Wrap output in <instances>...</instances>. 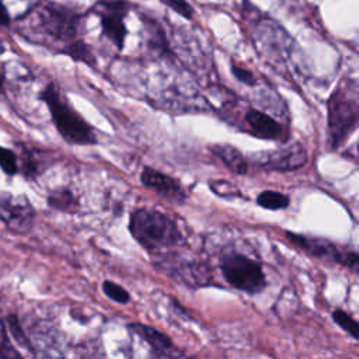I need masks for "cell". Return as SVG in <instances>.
<instances>
[{
	"mask_svg": "<svg viewBox=\"0 0 359 359\" xmlns=\"http://www.w3.org/2000/svg\"><path fill=\"white\" fill-rule=\"evenodd\" d=\"M286 238L314 258L338 262L353 272H356L359 268V255L355 251H341L335 244L325 238L297 234L289 230L286 231Z\"/></svg>",
	"mask_w": 359,
	"mask_h": 359,
	"instance_id": "obj_7",
	"label": "cell"
},
{
	"mask_svg": "<svg viewBox=\"0 0 359 359\" xmlns=\"http://www.w3.org/2000/svg\"><path fill=\"white\" fill-rule=\"evenodd\" d=\"M245 122L248 125L250 132L259 139H266V140L282 139L283 130L280 123H278L273 118H271L265 112L250 108L245 112Z\"/></svg>",
	"mask_w": 359,
	"mask_h": 359,
	"instance_id": "obj_13",
	"label": "cell"
},
{
	"mask_svg": "<svg viewBox=\"0 0 359 359\" xmlns=\"http://www.w3.org/2000/svg\"><path fill=\"white\" fill-rule=\"evenodd\" d=\"M83 15L65 4L45 3L38 11L39 32L53 42L62 43L59 52L70 42L79 38Z\"/></svg>",
	"mask_w": 359,
	"mask_h": 359,
	"instance_id": "obj_3",
	"label": "cell"
},
{
	"mask_svg": "<svg viewBox=\"0 0 359 359\" xmlns=\"http://www.w3.org/2000/svg\"><path fill=\"white\" fill-rule=\"evenodd\" d=\"M132 4L128 0H98L93 7V13L100 17L102 36L118 50H122L125 46L128 35L125 18Z\"/></svg>",
	"mask_w": 359,
	"mask_h": 359,
	"instance_id": "obj_5",
	"label": "cell"
},
{
	"mask_svg": "<svg viewBox=\"0 0 359 359\" xmlns=\"http://www.w3.org/2000/svg\"><path fill=\"white\" fill-rule=\"evenodd\" d=\"M7 324H8V328H10L11 334H13L14 339L17 341V344L24 346L25 349H29L31 352H34V348H32L28 337H25V332L22 330V325L18 321V317L15 314L7 316Z\"/></svg>",
	"mask_w": 359,
	"mask_h": 359,
	"instance_id": "obj_21",
	"label": "cell"
},
{
	"mask_svg": "<svg viewBox=\"0 0 359 359\" xmlns=\"http://www.w3.org/2000/svg\"><path fill=\"white\" fill-rule=\"evenodd\" d=\"M7 358H21V353L17 352L11 345L6 331V325L0 320V359H7Z\"/></svg>",
	"mask_w": 359,
	"mask_h": 359,
	"instance_id": "obj_25",
	"label": "cell"
},
{
	"mask_svg": "<svg viewBox=\"0 0 359 359\" xmlns=\"http://www.w3.org/2000/svg\"><path fill=\"white\" fill-rule=\"evenodd\" d=\"M10 14L8 10L6 7V4L3 3V0H0V27H7L10 24Z\"/></svg>",
	"mask_w": 359,
	"mask_h": 359,
	"instance_id": "obj_27",
	"label": "cell"
},
{
	"mask_svg": "<svg viewBox=\"0 0 359 359\" xmlns=\"http://www.w3.org/2000/svg\"><path fill=\"white\" fill-rule=\"evenodd\" d=\"M48 205L56 210L72 212L79 206V201L74 194L67 188H57L49 192Z\"/></svg>",
	"mask_w": 359,
	"mask_h": 359,
	"instance_id": "obj_16",
	"label": "cell"
},
{
	"mask_svg": "<svg viewBox=\"0 0 359 359\" xmlns=\"http://www.w3.org/2000/svg\"><path fill=\"white\" fill-rule=\"evenodd\" d=\"M210 151L233 172L243 175L248 171L247 158L243 153L230 144H212Z\"/></svg>",
	"mask_w": 359,
	"mask_h": 359,
	"instance_id": "obj_14",
	"label": "cell"
},
{
	"mask_svg": "<svg viewBox=\"0 0 359 359\" xmlns=\"http://www.w3.org/2000/svg\"><path fill=\"white\" fill-rule=\"evenodd\" d=\"M334 323L337 325H339L345 332H348L353 339H359V324L356 323V320L348 314L346 311L341 310V309H335L331 314Z\"/></svg>",
	"mask_w": 359,
	"mask_h": 359,
	"instance_id": "obj_18",
	"label": "cell"
},
{
	"mask_svg": "<svg viewBox=\"0 0 359 359\" xmlns=\"http://www.w3.org/2000/svg\"><path fill=\"white\" fill-rule=\"evenodd\" d=\"M230 70H231V74L234 76V79L237 81H240V83H243L245 86H250V87L257 84V79H255V76H254V73L251 70H248L245 67H241V66H238L236 63H231Z\"/></svg>",
	"mask_w": 359,
	"mask_h": 359,
	"instance_id": "obj_26",
	"label": "cell"
},
{
	"mask_svg": "<svg viewBox=\"0 0 359 359\" xmlns=\"http://www.w3.org/2000/svg\"><path fill=\"white\" fill-rule=\"evenodd\" d=\"M0 168L8 175H14L18 172L17 154L3 146H0Z\"/></svg>",
	"mask_w": 359,
	"mask_h": 359,
	"instance_id": "obj_23",
	"label": "cell"
},
{
	"mask_svg": "<svg viewBox=\"0 0 359 359\" xmlns=\"http://www.w3.org/2000/svg\"><path fill=\"white\" fill-rule=\"evenodd\" d=\"M0 220L15 234H27L34 227L35 210L24 195L0 192Z\"/></svg>",
	"mask_w": 359,
	"mask_h": 359,
	"instance_id": "obj_8",
	"label": "cell"
},
{
	"mask_svg": "<svg viewBox=\"0 0 359 359\" xmlns=\"http://www.w3.org/2000/svg\"><path fill=\"white\" fill-rule=\"evenodd\" d=\"M251 161L264 170L293 171L306 165L307 151L302 144L296 143L275 150H262L252 153Z\"/></svg>",
	"mask_w": 359,
	"mask_h": 359,
	"instance_id": "obj_10",
	"label": "cell"
},
{
	"mask_svg": "<svg viewBox=\"0 0 359 359\" xmlns=\"http://www.w3.org/2000/svg\"><path fill=\"white\" fill-rule=\"evenodd\" d=\"M60 53H65L69 57H72L73 60L86 63L88 66H95V62H97L95 60V55H94L91 46L87 42H84L81 38H77L73 42L67 43L60 50Z\"/></svg>",
	"mask_w": 359,
	"mask_h": 359,
	"instance_id": "obj_15",
	"label": "cell"
},
{
	"mask_svg": "<svg viewBox=\"0 0 359 359\" xmlns=\"http://www.w3.org/2000/svg\"><path fill=\"white\" fill-rule=\"evenodd\" d=\"M36 157L38 156L35 154V151L31 150H25L21 156V170L28 178H35L42 171L41 160H38Z\"/></svg>",
	"mask_w": 359,
	"mask_h": 359,
	"instance_id": "obj_19",
	"label": "cell"
},
{
	"mask_svg": "<svg viewBox=\"0 0 359 359\" xmlns=\"http://www.w3.org/2000/svg\"><path fill=\"white\" fill-rule=\"evenodd\" d=\"M133 334L139 335L143 341H146L153 353L157 356H184V353L172 344L171 338L158 331L154 327L146 325V324H140V323H132L128 327Z\"/></svg>",
	"mask_w": 359,
	"mask_h": 359,
	"instance_id": "obj_12",
	"label": "cell"
},
{
	"mask_svg": "<svg viewBox=\"0 0 359 359\" xmlns=\"http://www.w3.org/2000/svg\"><path fill=\"white\" fill-rule=\"evenodd\" d=\"M41 98L49 108L55 128L67 143L91 146L98 142L93 126L60 95L55 84L49 83L42 90Z\"/></svg>",
	"mask_w": 359,
	"mask_h": 359,
	"instance_id": "obj_2",
	"label": "cell"
},
{
	"mask_svg": "<svg viewBox=\"0 0 359 359\" xmlns=\"http://www.w3.org/2000/svg\"><path fill=\"white\" fill-rule=\"evenodd\" d=\"M165 7L171 8L174 13L180 14L181 17H184L185 20H192L194 18V7L191 3H188L187 0H160Z\"/></svg>",
	"mask_w": 359,
	"mask_h": 359,
	"instance_id": "obj_24",
	"label": "cell"
},
{
	"mask_svg": "<svg viewBox=\"0 0 359 359\" xmlns=\"http://www.w3.org/2000/svg\"><path fill=\"white\" fill-rule=\"evenodd\" d=\"M257 203L268 210H280V209H286L290 203V199L287 195L278 192V191H272V189H265L262 192L258 194L257 196Z\"/></svg>",
	"mask_w": 359,
	"mask_h": 359,
	"instance_id": "obj_17",
	"label": "cell"
},
{
	"mask_svg": "<svg viewBox=\"0 0 359 359\" xmlns=\"http://www.w3.org/2000/svg\"><path fill=\"white\" fill-rule=\"evenodd\" d=\"M220 269L230 286L248 294H257L266 286L261 264L244 254L226 252L220 259Z\"/></svg>",
	"mask_w": 359,
	"mask_h": 359,
	"instance_id": "obj_4",
	"label": "cell"
},
{
	"mask_svg": "<svg viewBox=\"0 0 359 359\" xmlns=\"http://www.w3.org/2000/svg\"><path fill=\"white\" fill-rule=\"evenodd\" d=\"M102 292L114 302L119 304H126L130 300V294L125 287L121 285L112 282V280H104L102 282Z\"/></svg>",
	"mask_w": 359,
	"mask_h": 359,
	"instance_id": "obj_20",
	"label": "cell"
},
{
	"mask_svg": "<svg viewBox=\"0 0 359 359\" xmlns=\"http://www.w3.org/2000/svg\"><path fill=\"white\" fill-rule=\"evenodd\" d=\"M128 227L132 237L147 251L168 248L182 241L178 226L167 215L154 209H135Z\"/></svg>",
	"mask_w": 359,
	"mask_h": 359,
	"instance_id": "obj_1",
	"label": "cell"
},
{
	"mask_svg": "<svg viewBox=\"0 0 359 359\" xmlns=\"http://www.w3.org/2000/svg\"><path fill=\"white\" fill-rule=\"evenodd\" d=\"M356 102L346 98L341 91H334L328 100V132L332 147H339L356 129Z\"/></svg>",
	"mask_w": 359,
	"mask_h": 359,
	"instance_id": "obj_6",
	"label": "cell"
},
{
	"mask_svg": "<svg viewBox=\"0 0 359 359\" xmlns=\"http://www.w3.org/2000/svg\"><path fill=\"white\" fill-rule=\"evenodd\" d=\"M157 266L168 276L177 279L187 286L201 287L212 283V275L209 268L196 261L182 259V257L178 255H163L158 259Z\"/></svg>",
	"mask_w": 359,
	"mask_h": 359,
	"instance_id": "obj_9",
	"label": "cell"
},
{
	"mask_svg": "<svg viewBox=\"0 0 359 359\" xmlns=\"http://www.w3.org/2000/svg\"><path fill=\"white\" fill-rule=\"evenodd\" d=\"M3 81H4V77H3V74H1V72H0V91H1V88H3Z\"/></svg>",
	"mask_w": 359,
	"mask_h": 359,
	"instance_id": "obj_28",
	"label": "cell"
},
{
	"mask_svg": "<svg viewBox=\"0 0 359 359\" xmlns=\"http://www.w3.org/2000/svg\"><path fill=\"white\" fill-rule=\"evenodd\" d=\"M140 181L146 188L153 189L157 195L172 203H182L187 199V192L177 180L151 167L143 168Z\"/></svg>",
	"mask_w": 359,
	"mask_h": 359,
	"instance_id": "obj_11",
	"label": "cell"
},
{
	"mask_svg": "<svg viewBox=\"0 0 359 359\" xmlns=\"http://www.w3.org/2000/svg\"><path fill=\"white\" fill-rule=\"evenodd\" d=\"M209 188L212 189V192H215L216 195L226 198V199H233V198H240L241 194L238 191L237 187H234L233 184L223 181V180H216L209 182Z\"/></svg>",
	"mask_w": 359,
	"mask_h": 359,
	"instance_id": "obj_22",
	"label": "cell"
}]
</instances>
